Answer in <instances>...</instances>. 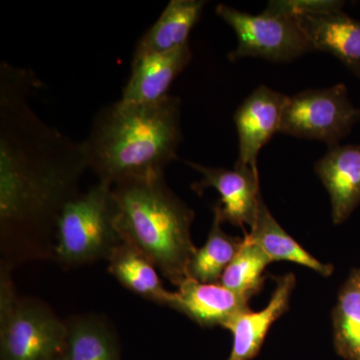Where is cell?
<instances>
[{
    "mask_svg": "<svg viewBox=\"0 0 360 360\" xmlns=\"http://www.w3.org/2000/svg\"><path fill=\"white\" fill-rule=\"evenodd\" d=\"M39 85L32 70L0 63V248L1 266L11 270L54 260L59 217L89 169L82 141L33 110Z\"/></svg>",
    "mask_w": 360,
    "mask_h": 360,
    "instance_id": "cell-1",
    "label": "cell"
},
{
    "mask_svg": "<svg viewBox=\"0 0 360 360\" xmlns=\"http://www.w3.org/2000/svg\"><path fill=\"white\" fill-rule=\"evenodd\" d=\"M181 141V99L168 94L156 103L120 99L101 108L82 143L89 169L113 186L165 174Z\"/></svg>",
    "mask_w": 360,
    "mask_h": 360,
    "instance_id": "cell-2",
    "label": "cell"
},
{
    "mask_svg": "<svg viewBox=\"0 0 360 360\" xmlns=\"http://www.w3.org/2000/svg\"><path fill=\"white\" fill-rule=\"evenodd\" d=\"M112 193L123 243L141 251L179 288L198 250L191 238L193 210L169 188L165 174L125 180Z\"/></svg>",
    "mask_w": 360,
    "mask_h": 360,
    "instance_id": "cell-3",
    "label": "cell"
},
{
    "mask_svg": "<svg viewBox=\"0 0 360 360\" xmlns=\"http://www.w3.org/2000/svg\"><path fill=\"white\" fill-rule=\"evenodd\" d=\"M11 271L0 267V359H65L66 322L41 300L16 295Z\"/></svg>",
    "mask_w": 360,
    "mask_h": 360,
    "instance_id": "cell-4",
    "label": "cell"
},
{
    "mask_svg": "<svg viewBox=\"0 0 360 360\" xmlns=\"http://www.w3.org/2000/svg\"><path fill=\"white\" fill-rule=\"evenodd\" d=\"M122 243L115 225L112 186L98 181L78 194L63 210L54 260L65 267L108 260Z\"/></svg>",
    "mask_w": 360,
    "mask_h": 360,
    "instance_id": "cell-5",
    "label": "cell"
},
{
    "mask_svg": "<svg viewBox=\"0 0 360 360\" xmlns=\"http://www.w3.org/2000/svg\"><path fill=\"white\" fill-rule=\"evenodd\" d=\"M359 120V108L348 97L347 86L338 84L288 96L279 132L324 142L331 148L340 146Z\"/></svg>",
    "mask_w": 360,
    "mask_h": 360,
    "instance_id": "cell-6",
    "label": "cell"
},
{
    "mask_svg": "<svg viewBox=\"0 0 360 360\" xmlns=\"http://www.w3.org/2000/svg\"><path fill=\"white\" fill-rule=\"evenodd\" d=\"M215 13L227 23L238 39L229 61L245 58L266 59L274 63H288L314 52L295 18L264 11L258 15L219 4Z\"/></svg>",
    "mask_w": 360,
    "mask_h": 360,
    "instance_id": "cell-7",
    "label": "cell"
},
{
    "mask_svg": "<svg viewBox=\"0 0 360 360\" xmlns=\"http://www.w3.org/2000/svg\"><path fill=\"white\" fill-rule=\"evenodd\" d=\"M288 98L281 92L260 85L238 106L234 113L238 136V158L234 168L258 174V155L279 132Z\"/></svg>",
    "mask_w": 360,
    "mask_h": 360,
    "instance_id": "cell-8",
    "label": "cell"
},
{
    "mask_svg": "<svg viewBox=\"0 0 360 360\" xmlns=\"http://www.w3.org/2000/svg\"><path fill=\"white\" fill-rule=\"evenodd\" d=\"M186 163L201 175L200 181L191 186L193 191L201 194L205 189L213 188L220 194L221 198L213 207L222 221L243 229L245 225L252 226L262 198L259 175L250 169L208 167L189 160Z\"/></svg>",
    "mask_w": 360,
    "mask_h": 360,
    "instance_id": "cell-9",
    "label": "cell"
},
{
    "mask_svg": "<svg viewBox=\"0 0 360 360\" xmlns=\"http://www.w3.org/2000/svg\"><path fill=\"white\" fill-rule=\"evenodd\" d=\"M314 168L330 198L333 224H342L360 202V144L328 148Z\"/></svg>",
    "mask_w": 360,
    "mask_h": 360,
    "instance_id": "cell-10",
    "label": "cell"
},
{
    "mask_svg": "<svg viewBox=\"0 0 360 360\" xmlns=\"http://www.w3.org/2000/svg\"><path fill=\"white\" fill-rule=\"evenodd\" d=\"M250 298L220 283H203L186 277L175 291L172 309L179 310L201 326H224L241 312L250 310Z\"/></svg>",
    "mask_w": 360,
    "mask_h": 360,
    "instance_id": "cell-11",
    "label": "cell"
},
{
    "mask_svg": "<svg viewBox=\"0 0 360 360\" xmlns=\"http://www.w3.org/2000/svg\"><path fill=\"white\" fill-rule=\"evenodd\" d=\"M295 18L315 51L335 56L360 79V20L343 9Z\"/></svg>",
    "mask_w": 360,
    "mask_h": 360,
    "instance_id": "cell-12",
    "label": "cell"
},
{
    "mask_svg": "<svg viewBox=\"0 0 360 360\" xmlns=\"http://www.w3.org/2000/svg\"><path fill=\"white\" fill-rule=\"evenodd\" d=\"M276 290L266 307L257 312L250 309L241 312L224 326L233 335V347L227 360L252 359L272 324L290 309V296L296 283L295 274L276 277Z\"/></svg>",
    "mask_w": 360,
    "mask_h": 360,
    "instance_id": "cell-13",
    "label": "cell"
},
{
    "mask_svg": "<svg viewBox=\"0 0 360 360\" xmlns=\"http://www.w3.org/2000/svg\"><path fill=\"white\" fill-rule=\"evenodd\" d=\"M193 58L189 44L174 51L149 54L131 61V73L123 89L122 101L127 103H156L168 96L177 75Z\"/></svg>",
    "mask_w": 360,
    "mask_h": 360,
    "instance_id": "cell-14",
    "label": "cell"
},
{
    "mask_svg": "<svg viewBox=\"0 0 360 360\" xmlns=\"http://www.w3.org/2000/svg\"><path fill=\"white\" fill-rule=\"evenodd\" d=\"M205 0H172L155 25L142 35L135 47L132 60L174 51L188 44V37L200 20Z\"/></svg>",
    "mask_w": 360,
    "mask_h": 360,
    "instance_id": "cell-15",
    "label": "cell"
},
{
    "mask_svg": "<svg viewBox=\"0 0 360 360\" xmlns=\"http://www.w3.org/2000/svg\"><path fill=\"white\" fill-rule=\"evenodd\" d=\"M108 262V271L123 288L149 302L172 307L175 292L163 286L155 264L141 251L122 243L111 252Z\"/></svg>",
    "mask_w": 360,
    "mask_h": 360,
    "instance_id": "cell-16",
    "label": "cell"
},
{
    "mask_svg": "<svg viewBox=\"0 0 360 360\" xmlns=\"http://www.w3.org/2000/svg\"><path fill=\"white\" fill-rule=\"evenodd\" d=\"M245 238L259 246L272 262H295L323 276H330L335 270L333 265L322 264L296 243L276 221L262 198L258 205L255 224L250 227V232H245Z\"/></svg>",
    "mask_w": 360,
    "mask_h": 360,
    "instance_id": "cell-17",
    "label": "cell"
},
{
    "mask_svg": "<svg viewBox=\"0 0 360 360\" xmlns=\"http://www.w3.org/2000/svg\"><path fill=\"white\" fill-rule=\"evenodd\" d=\"M65 322V360H120L117 336L108 319L84 314Z\"/></svg>",
    "mask_w": 360,
    "mask_h": 360,
    "instance_id": "cell-18",
    "label": "cell"
},
{
    "mask_svg": "<svg viewBox=\"0 0 360 360\" xmlns=\"http://www.w3.org/2000/svg\"><path fill=\"white\" fill-rule=\"evenodd\" d=\"M212 210V225L207 241L202 248H198L187 269V277L203 283H219L224 270L243 243V238H232L225 233L219 212L217 208Z\"/></svg>",
    "mask_w": 360,
    "mask_h": 360,
    "instance_id": "cell-19",
    "label": "cell"
},
{
    "mask_svg": "<svg viewBox=\"0 0 360 360\" xmlns=\"http://www.w3.org/2000/svg\"><path fill=\"white\" fill-rule=\"evenodd\" d=\"M333 321L338 352L347 360H360V269L341 288Z\"/></svg>",
    "mask_w": 360,
    "mask_h": 360,
    "instance_id": "cell-20",
    "label": "cell"
},
{
    "mask_svg": "<svg viewBox=\"0 0 360 360\" xmlns=\"http://www.w3.org/2000/svg\"><path fill=\"white\" fill-rule=\"evenodd\" d=\"M264 250L243 238L238 255L224 270L219 283L238 295L252 297L264 286V271L271 264Z\"/></svg>",
    "mask_w": 360,
    "mask_h": 360,
    "instance_id": "cell-21",
    "label": "cell"
},
{
    "mask_svg": "<svg viewBox=\"0 0 360 360\" xmlns=\"http://www.w3.org/2000/svg\"><path fill=\"white\" fill-rule=\"evenodd\" d=\"M345 2L338 0H283L270 1L264 11L278 15L296 16L314 15L342 11Z\"/></svg>",
    "mask_w": 360,
    "mask_h": 360,
    "instance_id": "cell-22",
    "label": "cell"
},
{
    "mask_svg": "<svg viewBox=\"0 0 360 360\" xmlns=\"http://www.w3.org/2000/svg\"><path fill=\"white\" fill-rule=\"evenodd\" d=\"M63 360H65V359H63Z\"/></svg>",
    "mask_w": 360,
    "mask_h": 360,
    "instance_id": "cell-23",
    "label": "cell"
}]
</instances>
